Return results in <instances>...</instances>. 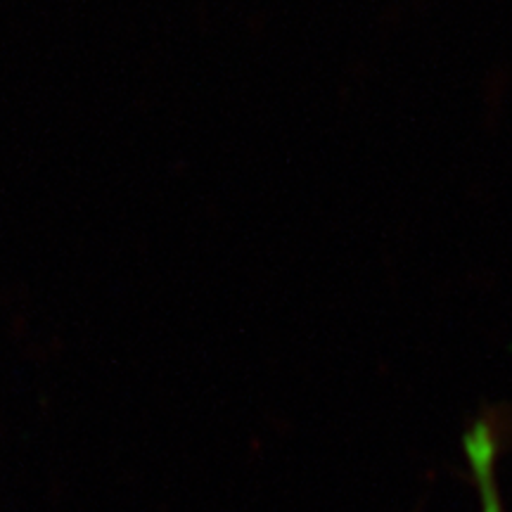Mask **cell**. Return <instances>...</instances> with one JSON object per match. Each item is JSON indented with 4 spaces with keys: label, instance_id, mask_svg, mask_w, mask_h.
<instances>
[{
    "label": "cell",
    "instance_id": "cell-1",
    "mask_svg": "<svg viewBox=\"0 0 512 512\" xmlns=\"http://www.w3.org/2000/svg\"><path fill=\"white\" fill-rule=\"evenodd\" d=\"M465 458L470 463L479 491V512H505L496 477L498 439L486 420H477L463 437Z\"/></svg>",
    "mask_w": 512,
    "mask_h": 512
}]
</instances>
